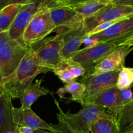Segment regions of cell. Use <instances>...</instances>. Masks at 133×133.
<instances>
[{"mask_svg":"<svg viewBox=\"0 0 133 133\" xmlns=\"http://www.w3.org/2000/svg\"><path fill=\"white\" fill-rule=\"evenodd\" d=\"M119 98L123 106L130 102L133 99V92L131 89L119 90Z\"/></svg>","mask_w":133,"mask_h":133,"instance_id":"4316f807","label":"cell"},{"mask_svg":"<svg viewBox=\"0 0 133 133\" xmlns=\"http://www.w3.org/2000/svg\"><path fill=\"white\" fill-rule=\"evenodd\" d=\"M54 102L65 122L76 133H90L96 121L108 114L105 109L94 105H83L82 109L75 114H72L70 111L65 113L56 99Z\"/></svg>","mask_w":133,"mask_h":133,"instance_id":"277c9868","label":"cell"},{"mask_svg":"<svg viewBox=\"0 0 133 133\" xmlns=\"http://www.w3.org/2000/svg\"><path fill=\"white\" fill-rule=\"evenodd\" d=\"M34 133H53L50 132V131H45V130H42V129H37V130H35L33 131Z\"/></svg>","mask_w":133,"mask_h":133,"instance_id":"4dcf8cb0","label":"cell"},{"mask_svg":"<svg viewBox=\"0 0 133 133\" xmlns=\"http://www.w3.org/2000/svg\"><path fill=\"white\" fill-rule=\"evenodd\" d=\"M23 5L24 4H10L0 10V33L9 31Z\"/></svg>","mask_w":133,"mask_h":133,"instance_id":"7402d4cb","label":"cell"},{"mask_svg":"<svg viewBox=\"0 0 133 133\" xmlns=\"http://www.w3.org/2000/svg\"><path fill=\"white\" fill-rule=\"evenodd\" d=\"M20 133H34L33 130L29 127H19Z\"/></svg>","mask_w":133,"mask_h":133,"instance_id":"f1b7e54d","label":"cell"},{"mask_svg":"<svg viewBox=\"0 0 133 133\" xmlns=\"http://www.w3.org/2000/svg\"><path fill=\"white\" fill-rule=\"evenodd\" d=\"M57 118L58 119V123L57 124L50 123L54 129V133H76L65 122L59 112L57 114Z\"/></svg>","mask_w":133,"mask_h":133,"instance_id":"d4e9b609","label":"cell"},{"mask_svg":"<svg viewBox=\"0 0 133 133\" xmlns=\"http://www.w3.org/2000/svg\"><path fill=\"white\" fill-rule=\"evenodd\" d=\"M117 47H118L117 43L109 42L100 44L93 48H84L80 49L72 58L83 68L86 71L85 75H89L95 66Z\"/></svg>","mask_w":133,"mask_h":133,"instance_id":"52a82bcc","label":"cell"},{"mask_svg":"<svg viewBox=\"0 0 133 133\" xmlns=\"http://www.w3.org/2000/svg\"><path fill=\"white\" fill-rule=\"evenodd\" d=\"M56 30V27L51 18L46 0L40 1L36 14L30 21L23 33V42L29 46L46 38Z\"/></svg>","mask_w":133,"mask_h":133,"instance_id":"3957f363","label":"cell"},{"mask_svg":"<svg viewBox=\"0 0 133 133\" xmlns=\"http://www.w3.org/2000/svg\"><path fill=\"white\" fill-rule=\"evenodd\" d=\"M41 83L42 79H37L25 90L20 98L22 109H29L40 96H46L50 93L48 88L42 87Z\"/></svg>","mask_w":133,"mask_h":133,"instance_id":"ac0fdd59","label":"cell"},{"mask_svg":"<svg viewBox=\"0 0 133 133\" xmlns=\"http://www.w3.org/2000/svg\"><path fill=\"white\" fill-rule=\"evenodd\" d=\"M29 48L10 38L8 31L0 33V72L3 79L15 71Z\"/></svg>","mask_w":133,"mask_h":133,"instance_id":"7a4b0ae2","label":"cell"},{"mask_svg":"<svg viewBox=\"0 0 133 133\" xmlns=\"http://www.w3.org/2000/svg\"><path fill=\"white\" fill-rule=\"evenodd\" d=\"M121 45H128V46L132 47L133 46V36L132 37H130V38H129L128 40H126V41L124 42L123 44H121L119 46Z\"/></svg>","mask_w":133,"mask_h":133,"instance_id":"f546056e","label":"cell"},{"mask_svg":"<svg viewBox=\"0 0 133 133\" xmlns=\"http://www.w3.org/2000/svg\"><path fill=\"white\" fill-rule=\"evenodd\" d=\"M119 73V71H110L97 75H84L81 77L80 79V83L86 86L83 101L86 99L94 97L106 90L116 87Z\"/></svg>","mask_w":133,"mask_h":133,"instance_id":"9c48e42d","label":"cell"},{"mask_svg":"<svg viewBox=\"0 0 133 133\" xmlns=\"http://www.w3.org/2000/svg\"><path fill=\"white\" fill-rule=\"evenodd\" d=\"M39 3L40 1L30 0L28 3L22 5L8 31L10 38L17 40L21 44H25L23 40V33L30 21L36 14Z\"/></svg>","mask_w":133,"mask_h":133,"instance_id":"8fae6325","label":"cell"},{"mask_svg":"<svg viewBox=\"0 0 133 133\" xmlns=\"http://www.w3.org/2000/svg\"><path fill=\"white\" fill-rule=\"evenodd\" d=\"M69 7L74 10L78 16L83 19L96 14L100 9L110 3L112 0H86V1H71L65 0Z\"/></svg>","mask_w":133,"mask_h":133,"instance_id":"e0dca14e","label":"cell"},{"mask_svg":"<svg viewBox=\"0 0 133 133\" xmlns=\"http://www.w3.org/2000/svg\"><path fill=\"white\" fill-rule=\"evenodd\" d=\"M91 133H119L116 117L113 114H107L99 118L93 125Z\"/></svg>","mask_w":133,"mask_h":133,"instance_id":"44dd1931","label":"cell"},{"mask_svg":"<svg viewBox=\"0 0 133 133\" xmlns=\"http://www.w3.org/2000/svg\"><path fill=\"white\" fill-rule=\"evenodd\" d=\"M133 86V68L124 67L119 73L116 87L119 90L130 89Z\"/></svg>","mask_w":133,"mask_h":133,"instance_id":"603a6c76","label":"cell"},{"mask_svg":"<svg viewBox=\"0 0 133 133\" xmlns=\"http://www.w3.org/2000/svg\"><path fill=\"white\" fill-rule=\"evenodd\" d=\"M0 84H3V79L1 75V72H0Z\"/></svg>","mask_w":133,"mask_h":133,"instance_id":"d6a6232c","label":"cell"},{"mask_svg":"<svg viewBox=\"0 0 133 133\" xmlns=\"http://www.w3.org/2000/svg\"><path fill=\"white\" fill-rule=\"evenodd\" d=\"M133 51V46H118L98 64L91 74L97 75L110 71H120L125 67V59L129 53Z\"/></svg>","mask_w":133,"mask_h":133,"instance_id":"7c38bea8","label":"cell"},{"mask_svg":"<svg viewBox=\"0 0 133 133\" xmlns=\"http://www.w3.org/2000/svg\"><path fill=\"white\" fill-rule=\"evenodd\" d=\"M94 105L108 109L116 117L119 114L123 107L119 98V90L116 87L83 100L82 105Z\"/></svg>","mask_w":133,"mask_h":133,"instance_id":"5bb4252c","label":"cell"},{"mask_svg":"<svg viewBox=\"0 0 133 133\" xmlns=\"http://www.w3.org/2000/svg\"><path fill=\"white\" fill-rule=\"evenodd\" d=\"M85 92H86V86L83 83L78 81H74L65 84L63 87H61L57 90L56 94L61 99L66 94H70V97L68 99L69 101H75L82 105Z\"/></svg>","mask_w":133,"mask_h":133,"instance_id":"d6986e66","label":"cell"},{"mask_svg":"<svg viewBox=\"0 0 133 133\" xmlns=\"http://www.w3.org/2000/svg\"><path fill=\"white\" fill-rule=\"evenodd\" d=\"M128 133H133V131H131V132H128Z\"/></svg>","mask_w":133,"mask_h":133,"instance_id":"836d02e7","label":"cell"},{"mask_svg":"<svg viewBox=\"0 0 133 133\" xmlns=\"http://www.w3.org/2000/svg\"><path fill=\"white\" fill-rule=\"evenodd\" d=\"M12 99H13L11 98V97H10L7 101L3 133H20L19 126L14 123V122H13V116H12L11 109L13 107Z\"/></svg>","mask_w":133,"mask_h":133,"instance_id":"cb8c5ba5","label":"cell"},{"mask_svg":"<svg viewBox=\"0 0 133 133\" xmlns=\"http://www.w3.org/2000/svg\"><path fill=\"white\" fill-rule=\"evenodd\" d=\"M116 119L119 133H128L133 131V99L123 107Z\"/></svg>","mask_w":133,"mask_h":133,"instance_id":"ffe728a7","label":"cell"},{"mask_svg":"<svg viewBox=\"0 0 133 133\" xmlns=\"http://www.w3.org/2000/svg\"><path fill=\"white\" fill-rule=\"evenodd\" d=\"M13 122L19 127H26L31 129L33 131L37 129L45 130L54 133V129L50 123L37 115L31 108L22 109L15 108L13 106L11 109Z\"/></svg>","mask_w":133,"mask_h":133,"instance_id":"9a60e30c","label":"cell"},{"mask_svg":"<svg viewBox=\"0 0 133 133\" xmlns=\"http://www.w3.org/2000/svg\"><path fill=\"white\" fill-rule=\"evenodd\" d=\"M63 39L61 34L46 37L29 45L35 52L39 63L52 71L62 61L61 55Z\"/></svg>","mask_w":133,"mask_h":133,"instance_id":"5b68a950","label":"cell"},{"mask_svg":"<svg viewBox=\"0 0 133 133\" xmlns=\"http://www.w3.org/2000/svg\"><path fill=\"white\" fill-rule=\"evenodd\" d=\"M113 2L118 5L133 7V0H113Z\"/></svg>","mask_w":133,"mask_h":133,"instance_id":"83f0119b","label":"cell"},{"mask_svg":"<svg viewBox=\"0 0 133 133\" xmlns=\"http://www.w3.org/2000/svg\"><path fill=\"white\" fill-rule=\"evenodd\" d=\"M46 3L52 20L56 27L55 32L57 34L62 33L83 21L73 9L66 5L65 0H46Z\"/></svg>","mask_w":133,"mask_h":133,"instance_id":"ba28073f","label":"cell"},{"mask_svg":"<svg viewBox=\"0 0 133 133\" xmlns=\"http://www.w3.org/2000/svg\"><path fill=\"white\" fill-rule=\"evenodd\" d=\"M52 71L64 84L76 81L86 74L83 68L72 58L62 60Z\"/></svg>","mask_w":133,"mask_h":133,"instance_id":"2e32d148","label":"cell"},{"mask_svg":"<svg viewBox=\"0 0 133 133\" xmlns=\"http://www.w3.org/2000/svg\"><path fill=\"white\" fill-rule=\"evenodd\" d=\"M133 36V16L125 18L99 34L91 36L100 44L113 42L119 46Z\"/></svg>","mask_w":133,"mask_h":133,"instance_id":"30bf717a","label":"cell"},{"mask_svg":"<svg viewBox=\"0 0 133 133\" xmlns=\"http://www.w3.org/2000/svg\"><path fill=\"white\" fill-rule=\"evenodd\" d=\"M4 93V87L3 84H0V96Z\"/></svg>","mask_w":133,"mask_h":133,"instance_id":"1f68e13d","label":"cell"},{"mask_svg":"<svg viewBox=\"0 0 133 133\" xmlns=\"http://www.w3.org/2000/svg\"><path fill=\"white\" fill-rule=\"evenodd\" d=\"M10 96L4 90V93L0 96V133H3L5 123L7 105Z\"/></svg>","mask_w":133,"mask_h":133,"instance_id":"484cf974","label":"cell"},{"mask_svg":"<svg viewBox=\"0 0 133 133\" xmlns=\"http://www.w3.org/2000/svg\"><path fill=\"white\" fill-rule=\"evenodd\" d=\"M60 34L63 39L61 58L63 60L72 58L80 50L86 36L82 23L80 22Z\"/></svg>","mask_w":133,"mask_h":133,"instance_id":"4fadbf2b","label":"cell"},{"mask_svg":"<svg viewBox=\"0 0 133 133\" xmlns=\"http://www.w3.org/2000/svg\"><path fill=\"white\" fill-rule=\"evenodd\" d=\"M50 71L51 70L39 63L35 52L29 46L15 71L10 76L3 79L4 90L12 99H20L38 75Z\"/></svg>","mask_w":133,"mask_h":133,"instance_id":"6da1fadb","label":"cell"},{"mask_svg":"<svg viewBox=\"0 0 133 133\" xmlns=\"http://www.w3.org/2000/svg\"><path fill=\"white\" fill-rule=\"evenodd\" d=\"M133 16V7L112 2L100 9L96 14L86 18L82 22L86 35L100 23L112 20L122 19Z\"/></svg>","mask_w":133,"mask_h":133,"instance_id":"8992f818","label":"cell"}]
</instances>
